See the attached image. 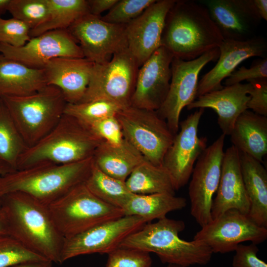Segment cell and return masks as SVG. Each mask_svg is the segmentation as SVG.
<instances>
[{"mask_svg":"<svg viewBox=\"0 0 267 267\" xmlns=\"http://www.w3.org/2000/svg\"><path fill=\"white\" fill-rule=\"evenodd\" d=\"M9 235L34 253L61 264L64 238L56 228L48 206L21 192L0 198Z\"/></svg>","mask_w":267,"mask_h":267,"instance_id":"cell-1","label":"cell"},{"mask_svg":"<svg viewBox=\"0 0 267 267\" xmlns=\"http://www.w3.org/2000/svg\"><path fill=\"white\" fill-rule=\"evenodd\" d=\"M223 40L203 5L176 0L167 16L161 45L174 57L191 60L218 48Z\"/></svg>","mask_w":267,"mask_h":267,"instance_id":"cell-2","label":"cell"},{"mask_svg":"<svg viewBox=\"0 0 267 267\" xmlns=\"http://www.w3.org/2000/svg\"><path fill=\"white\" fill-rule=\"evenodd\" d=\"M93 163L91 157L67 164L44 163L16 170L0 176V198L19 192L48 206L74 186L84 182Z\"/></svg>","mask_w":267,"mask_h":267,"instance_id":"cell-3","label":"cell"},{"mask_svg":"<svg viewBox=\"0 0 267 267\" xmlns=\"http://www.w3.org/2000/svg\"><path fill=\"white\" fill-rule=\"evenodd\" d=\"M185 227L183 221L167 217L148 222L127 236L119 247L154 253L164 264L182 267L207 265L213 254L211 248L199 241L180 238L179 234Z\"/></svg>","mask_w":267,"mask_h":267,"instance_id":"cell-4","label":"cell"},{"mask_svg":"<svg viewBox=\"0 0 267 267\" xmlns=\"http://www.w3.org/2000/svg\"><path fill=\"white\" fill-rule=\"evenodd\" d=\"M103 141L89 126L64 113L48 134L23 153L16 170L44 163L67 164L84 160L92 157Z\"/></svg>","mask_w":267,"mask_h":267,"instance_id":"cell-5","label":"cell"},{"mask_svg":"<svg viewBox=\"0 0 267 267\" xmlns=\"http://www.w3.org/2000/svg\"><path fill=\"white\" fill-rule=\"evenodd\" d=\"M1 100L28 148L54 128L67 104L61 91L51 85L31 94L5 96Z\"/></svg>","mask_w":267,"mask_h":267,"instance_id":"cell-6","label":"cell"},{"mask_svg":"<svg viewBox=\"0 0 267 267\" xmlns=\"http://www.w3.org/2000/svg\"><path fill=\"white\" fill-rule=\"evenodd\" d=\"M48 207L56 228L64 239L125 216L122 209L95 196L84 182L73 187Z\"/></svg>","mask_w":267,"mask_h":267,"instance_id":"cell-7","label":"cell"},{"mask_svg":"<svg viewBox=\"0 0 267 267\" xmlns=\"http://www.w3.org/2000/svg\"><path fill=\"white\" fill-rule=\"evenodd\" d=\"M116 117L125 139L146 161L156 166H163L165 155L175 135L166 121L156 111L131 105L121 108Z\"/></svg>","mask_w":267,"mask_h":267,"instance_id":"cell-8","label":"cell"},{"mask_svg":"<svg viewBox=\"0 0 267 267\" xmlns=\"http://www.w3.org/2000/svg\"><path fill=\"white\" fill-rule=\"evenodd\" d=\"M139 68L127 47L107 61L94 63L87 89L80 102L102 99L121 108L130 105Z\"/></svg>","mask_w":267,"mask_h":267,"instance_id":"cell-9","label":"cell"},{"mask_svg":"<svg viewBox=\"0 0 267 267\" xmlns=\"http://www.w3.org/2000/svg\"><path fill=\"white\" fill-rule=\"evenodd\" d=\"M219 55V49L217 48L191 60L173 58L169 89L164 102L156 111L166 121L174 134L179 131L181 111L197 98L201 71L211 61H217Z\"/></svg>","mask_w":267,"mask_h":267,"instance_id":"cell-10","label":"cell"},{"mask_svg":"<svg viewBox=\"0 0 267 267\" xmlns=\"http://www.w3.org/2000/svg\"><path fill=\"white\" fill-rule=\"evenodd\" d=\"M225 135L222 134L201 154L188 187L190 214L201 227L212 221L213 196L221 178Z\"/></svg>","mask_w":267,"mask_h":267,"instance_id":"cell-11","label":"cell"},{"mask_svg":"<svg viewBox=\"0 0 267 267\" xmlns=\"http://www.w3.org/2000/svg\"><path fill=\"white\" fill-rule=\"evenodd\" d=\"M267 238V228L258 225L248 216L235 209L227 210L201 227L193 240L203 242L213 253L234 251L242 242L258 245Z\"/></svg>","mask_w":267,"mask_h":267,"instance_id":"cell-12","label":"cell"},{"mask_svg":"<svg viewBox=\"0 0 267 267\" xmlns=\"http://www.w3.org/2000/svg\"><path fill=\"white\" fill-rule=\"evenodd\" d=\"M146 223L148 222L146 220L138 216H124L64 239L61 264L80 255L108 254L118 248L127 236Z\"/></svg>","mask_w":267,"mask_h":267,"instance_id":"cell-13","label":"cell"},{"mask_svg":"<svg viewBox=\"0 0 267 267\" xmlns=\"http://www.w3.org/2000/svg\"><path fill=\"white\" fill-rule=\"evenodd\" d=\"M125 25L112 24L89 13L67 30L80 46L84 58L93 63L107 61L127 47Z\"/></svg>","mask_w":267,"mask_h":267,"instance_id":"cell-14","label":"cell"},{"mask_svg":"<svg viewBox=\"0 0 267 267\" xmlns=\"http://www.w3.org/2000/svg\"><path fill=\"white\" fill-rule=\"evenodd\" d=\"M204 109H198L180 123V130L164 158L163 166L169 172L176 191L188 182L195 162L207 147V137L198 134Z\"/></svg>","mask_w":267,"mask_h":267,"instance_id":"cell-15","label":"cell"},{"mask_svg":"<svg viewBox=\"0 0 267 267\" xmlns=\"http://www.w3.org/2000/svg\"><path fill=\"white\" fill-rule=\"evenodd\" d=\"M0 53L35 69H43L49 60L55 58H84L81 48L68 30L46 32L31 38L20 47L0 43Z\"/></svg>","mask_w":267,"mask_h":267,"instance_id":"cell-16","label":"cell"},{"mask_svg":"<svg viewBox=\"0 0 267 267\" xmlns=\"http://www.w3.org/2000/svg\"><path fill=\"white\" fill-rule=\"evenodd\" d=\"M173 58V54L161 46L141 65L131 105L152 111L159 109L169 89Z\"/></svg>","mask_w":267,"mask_h":267,"instance_id":"cell-17","label":"cell"},{"mask_svg":"<svg viewBox=\"0 0 267 267\" xmlns=\"http://www.w3.org/2000/svg\"><path fill=\"white\" fill-rule=\"evenodd\" d=\"M175 0H158L125 25L127 48L139 67L160 46L167 16Z\"/></svg>","mask_w":267,"mask_h":267,"instance_id":"cell-18","label":"cell"},{"mask_svg":"<svg viewBox=\"0 0 267 267\" xmlns=\"http://www.w3.org/2000/svg\"><path fill=\"white\" fill-rule=\"evenodd\" d=\"M224 40L244 41L255 36L262 19L253 0H200Z\"/></svg>","mask_w":267,"mask_h":267,"instance_id":"cell-19","label":"cell"},{"mask_svg":"<svg viewBox=\"0 0 267 267\" xmlns=\"http://www.w3.org/2000/svg\"><path fill=\"white\" fill-rule=\"evenodd\" d=\"M218 48L216 64L198 82L197 97L222 89V82L246 59L254 56L266 58L267 43L264 38L256 36L244 41L224 40Z\"/></svg>","mask_w":267,"mask_h":267,"instance_id":"cell-20","label":"cell"},{"mask_svg":"<svg viewBox=\"0 0 267 267\" xmlns=\"http://www.w3.org/2000/svg\"><path fill=\"white\" fill-rule=\"evenodd\" d=\"M216 193L211 209L212 219L230 209L248 214L250 202L242 178L239 153L232 145L224 152L221 178Z\"/></svg>","mask_w":267,"mask_h":267,"instance_id":"cell-21","label":"cell"},{"mask_svg":"<svg viewBox=\"0 0 267 267\" xmlns=\"http://www.w3.org/2000/svg\"><path fill=\"white\" fill-rule=\"evenodd\" d=\"M93 64L85 58L52 59L43 68L46 84L58 88L67 103H79L87 89Z\"/></svg>","mask_w":267,"mask_h":267,"instance_id":"cell-22","label":"cell"},{"mask_svg":"<svg viewBox=\"0 0 267 267\" xmlns=\"http://www.w3.org/2000/svg\"><path fill=\"white\" fill-rule=\"evenodd\" d=\"M250 89L249 83L224 86L198 96L187 108L213 109L218 115V124L222 134L230 135L238 117L248 109Z\"/></svg>","mask_w":267,"mask_h":267,"instance_id":"cell-23","label":"cell"},{"mask_svg":"<svg viewBox=\"0 0 267 267\" xmlns=\"http://www.w3.org/2000/svg\"><path fill=\"white\" fill-rule=\"evenodd\" d=\"M241 171L250 202L248 217L267 227V171L262 163L239 151Z\"/></svg>","mask_w":267,"mask_h":267,"instance_id":"cell-24","label":"cell"},{"mask_svg":"<svg viewBox=\"0 0 267 267\" xmlns=\"http://www.w3.org/2000/svg\"><path fill=\"white\" fill-rule=\"evenodd\" d=\"M47 86L43 69L28 67L0 54V99L34 93Z\"/></svg>","mask_w":267,"mask_h":267,"instance_id":"cell-25","label":"cell"},{"mask_svg":"<svg viewBox=\"0 0 267 267\" xmlns=\"http://www.w3.org/2000/svg\"><path fill=\"white\" fill-rule=\"evenodd\" d=\"M230 135L239 151L262 163L267 153V117L245 110L237 119Z\"/></svg>","mask_w":267,"mask_h":267,"instance_id":"cell-26","label":"cell"},{"mask_svg":"<svg viewBox=\"0 0 267 267\" xmlns=\"http://www.w3.org/2000/svg\"><path fill=\"white\" fill-rule=\"evenodd\" d=\"M92 159L94 165L102 172L124 181L145 160L125 139L119 145L103 141L96 149Z\"/></svg>","mask_w":267,"mask_h":267,"instance_id":"cell-27","label":"cell"},{"mask_svg":"<svg viewBox=\"0 0 267 267\" xmlns=\"http://www.w3.org/2000/svg\"><path fill=\"white\" fill-rule=\"evenodd\" d=\"M186 205L184 198L169 193L133 194L122 210L125 216H138L150 222L166 218L169 212L181 210Z\"/></svg>","mask_w":267,"mask_h":267,"instance_id":"cell-28","label":"cell"},{"mask_svg":"<svg viewBox=\"0 0 267 267\" xmlns=\"http://www.w3.org/2000/svg\"><path fill=\"white\" fill-rule=\"evenodd\" d=\"M125 183L133 194L175 195L176 190L168 171L163 166L153 165L146 160L136 167Z\"/></svg>","mask_w":267,"mask_h":267,"instance_id":"cell-29","label":"cell"},{"mask_svg":"<svg viewBox=\"0 0 267 267\" xmlns=\"http://www.w3.org/2000/svg\"><path fill=\"white\" fill-rule=\"evenodd\" d=\"M49 16L46 22L30 30L31 38L47 31L67 30L78 19L89 13L88 0H47Z\"/></svg>","mask_w":267,"mask_h":267,"instance_id":"cell-30","label":"cell"},{"mask_svg":"<svg viewBox=\"0 0 267 267\" xmlns=\"http://www.w3.org/2000/svg\"><path fill=\"white\" fill-rule=\"evenodd\" d=\"M84 183L98 198L108 204L121 209L133 194L128 188L125 181L104 173L93 163Z\"/></svg>","mask_w":267,"mask_h":267,"instance_id":"cell-31","label":"cell"},{"mask_svg":"<svg viewBox=\"0 0 267 267\" xmlns=\"http://www.w3.org/2000/svg\"><path fill=\"white\" fill-rule=\"evenodd\" d=\"M28 148L7 108L1 100L0 164L16 170L21 156Z\"/></svg>","mask_w":267,"mask_h":267,"instance_id":"cell-32","label":"cell"},{"mask_svg":"<svg viewBox=\"0 0 267 267\" xmlns=\"http://www.w3.org/2000/svg\"><path fill=\"white\" fill-rule=\"evenodd\" d=\"M121 108L112 102L98 99L75 104L67 103L64 113L89 126L104 118L115 116Z\"/></svg>","mask_w":267,"mask_h":267,"instance_id":"cell-33","label":"cell"},{"mask_svg":"<svg viewBox=\"0 0 267 267\" xmlns=\"http://www.w3.org/2000/svg\"><path fill=\"white\" fill-rule=\"evenodd\" d=\"M7 11L31 30L46 22L49 13L47 0H10Z\"/></svg>","mask_w":267,"mask_h":267,"instance_id":"cell-34","label":"cell"},{"mask_svg":"<svg viewBox=\"0 0 267 267\" xmlns=\"http://www.w3.org/2000/svg\"><path fill=\"white\" fill-rule=\"evenodd\" d=\"M44 260H47L31 251L12 236L0 234V267Z\"/></svg>","mask_w":267,"mask_h":267,"instance_id":"cell-35","label":"cell"},{"mask_svg":"<svg viewBox=\"0 0 267 267\" xmlns=\"http://www.w3.org/2000/svg\"><path fill=\"white\" fill-rule=\"evenodd\" d=\"M156 0H118L101 17L104 21L116 25H126L139 16Z\"/></svg>","mask_w":267,"mask_h":267,"instance_id":"cell-36","label":"cell"},{"mask_svg":"<svg viewBox=\"0 0 267 267\" xmlns=\"http://www.w3.org/2000/svg\"><path fill=\"white\" fill-rule=\"evenodd\" d=\"M152 262L148 252L118 247L108 254L106 267H151Z\"/></svg>","mask_w":267,"mask_h":267,"instance_id":"cell-37","label":"cell"},{"mask_svg":"<svg viewBox=\"0 0 267 267\" xmlns=\"http://www.w3.org/2000/svg\"><path fill=\"white\" fill-rule=\"evenodd\" d=\"M30 28L23 22L12 18L0 17V43L14 47L24 45L31 38Z\"/></svg>","mask_w":267,"mask_h":267,"instance_id":"cell-38","label":"cell"},{"mask_svg":"<svg viewBox=\"0 0 267 267\" xmlns=\"http://www.w3.org/2000/svg\"><path fill=\"white\" fill-rule=\"evenodd\" d=\"M89 126L96 135L108 143L119 145L125 140L116 115L104 118Z\"/></svg>","mask_w":267,"mask_h":267,"instance_id":"cell-39","label":"cell"},{"mask_svg":"<svg viewBox=\"0 0 267 267\" xmlns=\"http://www.w3.org/2000/svg\"><path fill=\"white\" fill-rule=\"evenodd\" d=\"M247 82L250 84L248 109L267 117V78L253 79Z\"/></svg>","mask_w":267,"mask_h":267,"instance_id":"cell-40","label":"cell"},{"mask_svg":"<svg viewBox=\"0 0 267 267\" xmlns=\"http://www.w3.org/2000/svg\"><path fill=\"white\" fill-rule=\"evenodd\" d=\"M261 78H267V57L258 59L250 68L242 66L235 70L225 79L223 84L227 86L241 83L244 80Z\"/></svg>","mask_w":267,"mask_h":267,"instance_id":"cell-41","label":"cell"},{"mask_svg":"<svg viewBox=\"0 0 267 267\" xmlns=\"http://www.w3.org/2000/svg\"><path fill=\"white\" fill-rule=\"evenodd\" d=\"M234 251L232 262L233 267H267V264L258 258L259 248L255 244H240Z\"/></svg>","mask_w":267,"mask_h":267,"instance_id":"cell-42","label":"cell"},{"mask_svg":"<svg viewBox=\"0 0 267 267\" xmlns=\"http://www.w3.org/2000/svg\"><path fill=\"white\" fill-rule=\"evenodd\" d=\"M118 0H88L89 13L100 16L102 12L110 10Z\"/></svg>","mask_w":267,"mask_h":267,"instance_id":"cell-43","label":"cell"},{"mask_svg":"<svg viewBox=\"0 0 267 267\" xmlns=\"http://www.w3.org/2000/svg\"><path fill=\"white\" fill-rule=\"evenodd\" d=\"M255 7L262 19L267 20V0H253Z\"/></svg>","mask_w":267,"mask_h":267,"instance_id":"cell-44","label":"cell"},{"mask_svg":"<svg viewBox=\"0 0 267 267\" xmlns=\"http://www.w3.org/2000/svg\"><path fill=\"white\" fill-rule=\"evenodd\" d=\"M52 262L48 260L23 263L11 267H52Z\"/></svg>","mask_w":267,"mask_h":267,"instance_id":"cell-45","label":"cell"},{"mask_svg":"<svg viewBox=\"0 0 267 267\" xmlns=\"http://www.w3.org/2000/svg\"><path fill=\"white\" fill-rule=\"evenodd\" d=\"M0 234H9L8 229L4 216L0 208Z\"/></svg>","mask_w":267,"mask_h":267,"instance_id":"cell-46","label":"cell"},{"mask_svg":"<svg viewBox=\"0 0 267 267\" xmlns=\"http://www.w3.org/2000/svg\"><path fill=\"white\" fill-rule=\"evenodd\" d=\"M10 0H0V17L7 11V8Z\"/></svg>","mask_w":267,"mask_h":267,"instance_id":"cell-47","label":"cell"},{"mask_svg":"<svg viewBox=\"0 0 267 267\" xmlns=\"http://www.w3.org/2000/svg\"><path fill=\"white\" fill-rule=\"evenodd\" d=\"M13 171H15V170H12V169H11L10 168H9V167L6 165L0 164V176L5 175L9 172H12ZM0 206H1V202H0Z\"/></svg>","mask_w":267,"mask_h":267,"instance_id":"cell-48","label":"cell"},{"mask_svg":"<svg viewBox=\"0 0 267 267\" xmlns=\"http://www.w3.org/2000/svg\"><path fill=\"white\" fill-rule=\"evenodd\" d=\"M167 267H182L180 266L173 265V264H168Z\"/></svg>","mask_w":267,"mask_h":267,"instance_id":"cell-49","label":"cell"},{"mask_svg":"<svg viewBox=\"0 0 267 267\" xmlns=\"http://www.w3.org/2000/svg\"><path fill=\"white\" fill-rule=\"evenodd\" d=\"M0 102H1V99H0Z\"/></svg>","mask_w":267,"mask_h":267,"instance_id":"cell-50","label":"cell"}]
</instances>
